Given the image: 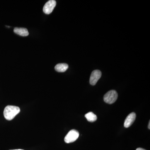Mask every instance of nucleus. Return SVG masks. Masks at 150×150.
<instances>
[{"mask_svg": "<svg viewBox=\"0 0 150 150\" xmlns=\"http://www.w3.org/2000/svg\"><path fill=\"white\" fill-rule=\"evenodd\" d=\"M20 112V109L18 106L7 105L4 110V115L5 118L8 121H11Z\"/></svg>", "mask_w": 150, "mask_h": 150, "instance_id": "1", "label": "nucleus"}, {"mask_svg": "<svg viewBox=\"0 0 150 150\" xmlns=\"http://www.w3.org/2000/svg\"><path fill=\"white\" fill-rule=\"evenodd\" d=\"M118 95L115 90H111L108 92L104 96V100L106 103L112 104L115 102L118 98Z\"/></svg>", "mask_w": 150, "mask_h": 150, "instance_id": "2", "label": "nucleus"}, {"mask_svg": "<svg viewBox=\"0 0 150 150\" xmlns=\"http://www.w3.org/2000/svg\"><path fill=\"white\" fill-rule=\"evenodd\" d=\"M79 136V132L76 130L73 129L71 130L65 137V142L67 144L73 143L77 139Z\"/></svg>", "mask_w": 150, "mask_h": 150, "instance_id": "3", "label": "nucleus"}, {"mask_svg": "<svg viewBox=\"0 0 150 150\" xmlns=\"http://www.w3.org/2000/svg\"><path fill=\"white\" fill-rule=\"evenodd\" d=\"M56 5L55 0H50L45 4L43 8V11L46 14H50L54 10Z\"/></svg>", "mask_w": 150, "mask_h": 150, "instance_id": "4", "label": "nucleus"}, {"mask_svg": "<svg viewBox=\"0 0 150 150\" xmlns=\"http://www.w3.org/2000/svg\"><path fill=\"white\" fill-rule=\"evenodd\" d=\"M101 71L98 70H96L92 72L90 79V83L92 86H94L96 84L98 81L99 80L101 77Z\"/></svg>", "mask_w": 150, "mask_h": 150, "instance_id": "5", "label": "nucleus"}, {"mask_svg": "<svg viewBox=\"0 0 150 150\" xmlns=\"http://www.w3.org/2000/svg\"><path fill=\"white\" fill-rule=\"evenodd\" d=\"M136 118V114L135 112H132L129 114L126 117L125 122H124V126L125 128H129L132 125L135 121Z\"/></svg>", "mask_w": 150, "mask_h": 150, "instance_id": "6", "label": "nucleus"}, {"mask_svg": "<svg viewBox=\"0 0 150 150\" xmlns=\"http://www.w3.org/2000/svg\"><path fill=\"white\" fill-rule=\"evenodd\" d=\"M14 32L18 35L22 36H27L29 35L28 30L23 28H15L14 29Z\"/></svg>", "mask_w": 150, "mask_h": 150, "instance_id": "7", "label": "nucleus"}, {"mask_svg": "<svg viewBox=\"0 0 150 150\" xmlns=\"http://www.w3.org/2000/svg\"><path fill=\"white\" fill-rule=\"evenodd\" d=\"M69 68V65L65 63L59 64L55 67V69L59 72H64Z\"/></svg>", "mask_w": 150, "mask_h": 150, "instance_id": "8", "label": "nucleus"}, {"mask_svg": "<svg viewBox=\"0 0 150 150\" xmlns=\"http://www.w3.org/2000/svg\"><path fill=\"white\" fill-rule=\"evenodd\" d=\"M85 116L89 122H94L96 121L97 119L96 115L92 112H88V113H86L85 115Z\"/></svg>", "mask_w": 150, "mask_h": 150, "instance_id": "9", "label": "nucleus"}, {"mask_svg": "<svg viewBox=\"0 0 150 150\" xmlns=\"http://www.w3.org/2000/svg\"><path fill=\"white\" fill-rule=\"evenodd\" d=\"M136 150H146L144 149H142V148H138V149H137Z\"/></svg>", "mask_w": 150, "mask_h": 150, "instance_id": "10", "label": "nucleus"}, {"mask_svg": "<svg viewBox=\"0 0 150 150\" xmlns=\"http://www.w3.org/2000/svg\"><path fill=\"white\" fill-rule=\"evenodd\" d=\"M148 128H149V129H150V121H149V126H148Z\"/></svg>", "mask_w": 150, "mask_h": 150, "instance_id": "11", "label": "nucleus"}, {"mask_svg": "<svg viewBox=\"0 0 150 150\" xmlns=\"http://www.w3.org/2000/svg\"><path fill=\"white\" fill-rule=\"evenodd\" d=\"M24 150L22 149H15V150Z\"/></svg>", "mask_w": 150, "mask_h": 150, "instance_id": "12", "label": "nucleus"}]
</instances>
